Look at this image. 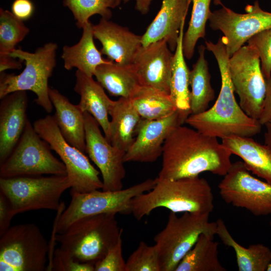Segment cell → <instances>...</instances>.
<instances>
[{"mask_svg":"<svg viewBox=\"0 0 271 271\" xmlns=\"http://www.w3.org/2000/svg\"><path fill=\"white\" fill-rule=\"evenodd\" d=\"M129 99L144 119L162 118L177 110L169 94L152 87L140 85Z\"/></svg>","mask_w":271,"mask_h":271,"instance_id":"cell-31","label":"cell"},{"mask_svg":"<svg viewBox=\"0 0 271 271\" xmlns=\"http://www.w3.org/2000/svg\"><path fill=\"white\" fill-rule=\"evenodd\" d=\"M94 76L110 95L130 98L140 86L132 64L120 65L111 62L98 66Z\"/></svg>","mask_w":271,"mask_h":271,"instance_id":"cell-27","label":"cell"},{"mask_svg":"<svg viewBox=\"0 0 271 271\" xmlns=\"http://www.w3.org/2000/svg\"><path fill=\"white\" fill-rule=\"evenodd\" d=\"M216 234L226 246L235 251L239 271H265L271 263V250L263 244L250 245L244 247L232 237L224 221L216 220Z\"/></svg>","mask_w":271,"mask_h":271,"instance_id":"cell-26","label":"cell"},{"mask_svg":"<svg viewBox=\"0 0 271 271\" xmlns=\"http://www.w3.org/2000/svg\"><path fill=\"white\" fill-rule=\"evenodd\" d=\"M82 36L79 42L63 48L61 58L64 67L67 70L76 68L78 70L89 77H93L96 68L111 61L104 59L94 43L93 25L89 21L82 28Z\"/></svg>","mask_w":271,"mask_h":271,"instance_id":"cell-24","label":"cell"},{"mask_svg":"<svg viewBox=\"0 0 271 271\" xmlns=\"http://www.w3.org/2000/svg\"><path fill=\"white\" fill-rule=\"evenodd\" d=\"M223 177L219 193L226 203L256 216L271 214V184L252 176L242 161L232 163Z\"/></svg>","mask_w":271,"mask_h":271,"instance_id":"cell-13","label":"cell"},{"mask_svg":"<svg viewBox=\"0 0 271 271\" xmlns=\"http://www.w3.org/2000/svg\"><path fill=\"white\" fill-rule=\"evenodd\" d=\"M230 151L217 138L180 125L169 133L163 146L158 179L199 176L205 172L224 176L231 166Z\"/></svg>","mask_w":271,"mask_h":271,"instance_id":"cell-1","label":"cell"},{"mask_svg":"<svg viewBox=\"0 0 271 271\" xmlns=\"http://www.w3.org/2000/svg\"><path fill=\"white\" fill-rule=\"evenodd\" d=\"M122 0H64V5L72 12L78 28L82 29L94 15L109 20L111 9L118 7Z\"/></svg>","mask_w":271,"mask_h":271,"instance_id":"cell-33","label":"cell"},{"mask_svg":"<svg viewBox=\"0 0 271 271\" xmlns=\"http://www.w3.org/2000/svg\"><path fill=\"white\" fill-rule=\"evenodd\" d=\"M266 93L258 120L262 125L271 122V76L265 79Z\"/></svg>","mask_w":271,"mask_h":271,"instance_id":"cell-41","label":"cell"},{"mask_svg":"<svg viewBox=\"0 0 271 271\" xmlns=\"http://www.w3.org/2000/svg\"><path fill=\"white\" fill-rule=\"evenodd\" d=\"M156 183V178L148 179L117 191L96 190L82 193L71 190L70 202L58 215L56 233L64 232L74 222L86 216L103 213L131 214L132 199L152 190Z\"/></svg>","mask_w":271,"mask_h":271,"instance_id":"cell-7","label":"cell"},{"mask_svg":"<svg viewBox=\"0 0 271 271\" xmlns=\"http://www.w3.org/2000/svg\"><path fill=\"white\" fill-rule=\"evenodd\" d=\"M15 215L9 199L0 191V236L11 227V220Z\"/></svg>","mask_w":271,"mask_h":271,"instance_id":"cell-39","label":"cell"},{"mask_svg":"<svg viewBox=\"0 0 271 271\" xmlns=\"http://www.w3.org/2000/svg\"><path fill=\"white\" fill-rule=\"evenodd\" d=\"M221 143L240 158L247 169L271 184V150L251 137L232 136L223 138Z\"/></svg>","mask_w":271,"mask_h":271,"instance_id":"cell-23","label":"cell"},{"mask_svg":"<svg viewBox=\"0 0 271 271\" xmlns=\"http://www.w3.org/2000/svg\"><path fill=\"white\" fill-rule=\"evenodd\" d=\"M122 244L121 236L104 257L95 263V271H126Z\"/></svg>","mask_w":271,"mask_h":271,"instance_id":"cell-38","label":"cell"},{"mask_svg":"<svg viewBox=\"0 0 271 271\" xmlns=\"http://www.w3.org/2000/svg\"><path fill=\"white\" fill-rule=\"evenodd\" d=\"M49 97L55 109L53 118L66 141L82 152H85L84 112L56 89L50 87Z\"/></svg>","mask_w":271,"mask_h":271,"instance_id":"cell-22","label":"cell"},{"mask_svg":"<svg viewBox=\"0 0 271 271\" xmlns=\"http://www.w3.org/2000/svg\"><path fill=\"white\" fill-rule=\"evenodd\" d=\"M49 245L34 223L11 226L0 236V271H44Z\"/></svg>","mask_w":271,"mask_h":271,"instance_id":"cell-10","label":"cell"},{"mask_svg":"<svg viewBox=\"0 0 271 271\" xmlns=\"http://www.w3.org/2000/svg\"><path fill=\"white\" fill-rule=\"evenodd\" d=\"M149 191L131 201V214L138 220L159 207L175 213H210L214 209V196L208 181L199 176L176 180L156 178Z\"/></svg>","mask_w":271,"mask_h":271,"instance_id":"cell-3","label":"cell"},{"mask_svg":"<svg viewBox=\"0 0 271 271\" xmlns=\"http://www.w3.org/2000/svg\"><path fill=\"white\" fill-rule=\"evenodd\" d=\"M34 11V5L30 0H15L12 5L13 14L22 21L29 19Z\"/></svg>","mask_w":271,"mask_h":271,"instance_id":"cell-40","label":"cell"},{"mask_svg":"<svg viewBox=\"0 0 271 271\" xmlns=\"http://www.w3.org/2000/svg\"><path fill=\"white\" fill-rule=\"evenodd\" d=\"M56 43L49 42L34 53L16 49L10 55L24 62L25 67L19 74L1 72L0 99L17 91H31L36 95L35 103L47 112L53 105L49 97L48 80L56 65Z\"/></svg>","mask_w":271,"mask_h":271,"instance_id":"cell-5","label":"cell"},{"mask_svg":"<svg viewBox=\"0 0 271 271\" xmlns=\"http://www.w3.org/2000/svg\"><path fill=\"white\" fill-rule=\"evenodd\" d=\"M186 118L178 110L158 119L141 118L135 140L125 153L124 162L151 163L163 153V146L170 131L185 123Z\"/></svg>","mask_w":271,"mask_h":271,"instance_id":"cell-16","label":"cell"},{"mask_svg":"<svg viewBox=\"0 0 271 271\" xmlns=\"http://www.w3.org/2000/svg\"><path fill=\"white\" fill-rule=\"evenodd\" d=\"M206 48L215 57L221 80V89L215 102L201 113L190 114L185 123L206 135L221 139L232 136L252 137L259 133L262 125L248 116L234 96L228 62L229 56L222 37L216 43L206 41Z\"/></svg>","mask_w":271,"mask_h":271,"instance_id":"cell-2","label":"cell"},{"mask_svg":"<svg viewBox=\"0 0 271 271\" xmlns=\"http://www.w3.org/2000/svg\"><path fill=\"white\" fill-rule=\"evenodd\" d=\"M218 2L222 7L210 12L209 26L223 34L222 38L230 57L251 37L271 28V13L262 10L257 1L245 7V14L236 13Z\"/></svg>","mask_w":271,"mask_h":271,"instance_id":"cell-14","label":"cell"},{"mask_svg":"<svg viewBox=\"0 0 271 271\" xmlns=\"http://www.w3.org/2000/svg\"><path fill=\"white\" fill-rule=\"evenodd\" d=\"M94 38L102 47L100 52L107 59L120 65H130L142 46V36L135 34L128 28L101 18L93 25Z\"/></svg>","mask_w":271,"mask_h":271,"instance_id":"cell-18","label":"cell"},{"mask_svg":"<svg viewBox=\"0 0 271 271\" xmlns=\"http://www.w3.org/2000/svg\"><path fill=\"white\" fill-rule=\"evenodd\" d=\"M109 136L108 141L114 147L125 152L133 143L134 136L141 117L129 98L119 97L113 100L110 107Z\"/></svg>","mask_w":271,"mask_h":271,"instance_id":"cell-25","label":"cell"},{"mask_svg":"<svg viewBox=\"0 0 271 271\" xmlns=\"http://www.w3.org/2000/svg\"><path fill=\"white\" fill-rule=\"evenodd\" d=\"M173 55L164 39L146 47L142 46L131 64L140 85L170 94Z\"/></svg>","mask_w":271,"mask_h":271,"instance_id":"cell-17","label":"cell"},{"mask_svg":"<svg viewBox=\"0 0 271 271\" xmlns=\"http://www.w3.org/2000/svg\"><path fill=\"white\" fill-rule=\"evenodd\" d=\"M74 91L80 96L77 104L83 112L90 114L102 128L108 141L110 120L108 115L113 100L105 93L103 87L93 77H89L77 70Z\"/></svg>","mask_w":271,"mask_h":271,"instance_id":"cell-21","label":"cell"},{"mask_svg":"<svg viewBox=\"0 0 271 271\" xmlns=\"http://www.w3.org/2000/svg\"><path fill=\"white\" fill-rule=\"evenodd\" d=\"M192 11L188 28L184 34L183 50L185 58L191 59L198 40L205 36V27L211 12V0H191Z\"/></svg>","mask_w":271,"mask_h":271,"instance_id":"cell-32","label":"cell"},{"mask_svg":"<svg viewBox=\"0 0 271 271\" xmlns=\"http://www.w3.org/2000/svg\"><path fill=\"white\" fill-rule=\"evenodd\" d=\"M218 247L213 236L201 234L175 271H226L219 260Z\"/></svg>","mask_w":271,"mask_h":271,"instance_id":"cell-30","label":"cell"},{"mask_svg":"<svg viewBox=\"0 0 271 271\" xmlns=\"http://www.w3.org/2000/svg\"><path fill=\"white\" fill-rule=\"evenodd\" d=\"M185 20L181 25L177 45L173 55L170 95L177 110L186 119L191 114L189 73L183 50V38Z\"/></svg>","mask_w":271,"mask_h":271,"instance_id":"cell-28","label":"cell"},{"mask_svg":"<svg viewBox=\"0 0 271 271\" xmlns=\"http://www.w3.org/2000/svg\"><path fill=\"white\" fill-rule=\"evenodd\" d=\"M130 0H122L124 3L129 2ZM153 0H136V9L142 15L147 14L150 10V6Z\"/></svg>","mask_w":271,"mask_h":271,"instance_id":"cell-43","label":"cell"},{"mask_svg":"<svg viewBox=\"0 0 271 271\" xmlns=\"http://www.w3.org/2000/svg\"><path fill=\"white\" fill-rule=\"evenodd\" d=\"M46 270L95 271V268L92 263L76 261L68 252L60 247L55 249Z\"/></svg>","mask_w":271,"mask_h":271,"instance_id":"cell-37","label":"cell"},{"mask_svg":"<svg viewBox=\"0 0 271 271\" xmlns=\"http://www.w3.org/2000/svg\"><path fill=\"white\" fill-rule=\"evenodd\" d=\"M69 188L67 175L0 178V191L9 199L15 215L40 209L57 211L61 196Z\"/></svg>","mask_w":271,"mask_h":271,"instance_id":"cell-8","label":"cell"},{"mask_svg":"<svg viewBox=\"0 0 271 271\" xmlns=\"http://www.w3.org/2000/svg\"><path fill=\"white\" fill-rule=\"evenodd\" d=\"M264 126L266 129L264 134V144L271 150V122L266 123Z\"/></svg>","mask_w":271,"mask_h":271,"instance_id":"cell-44","label":"cell"},{"mask_svg":"<svg viewBox=\"0 0 271 271\" xmlns=\"http://www.w3.org/2000/svg\"><path fill=\"white\" fill-rule=\"evenodd\" d=\"M257 50L262 74L265 79L271 76V28L258 32L247 42Z\"/></svg>","mask_w":271,"mask_h":271,"instance_id":"cell-36","label":"cell"},{"mask_svg":"<svg viewBox=\"0 0 271 271\" xmlns=\"http://www.w3.org/2000/svg\"><path fill=\"white\" fill-rule=\"evenodd\" d=\"M33 125L64 164L71 183V190L83 193L102 189L100 171L91 164L83 152L66 141L53 116L48 115L38 119Z\"/></svg>","mask_w":271,"mask_h":271,"instance_id":"cell-11","label":"cell"},{"mask_svg":"<svg viewBox=\"0 0 271 271\" xmlns=\"http://www.w3.org/2000/svg\"><path fill=\"white\" fill-rule=\"evenodd\" d=\"M114 213L86 216L56 235L60 247L77 261L93 264L101 259L121 236Z\"/></svg>","mask_w":271,"mask_h":271,"instance_id":"cell-4","label":"cell"},{"mask_svg":"<svg viewBox=\"0 0 271 271\" xmlns=\"http://www.w3.org/2000/svg\"><path fill=\"white\" fill-rule=\"evenodd\" d=\"M16 59L10 54L0 55V73L10 69H20L23 61Z\"/></svg>","mask_w":271,"mask_h":271,"instance_id":"cell-42","label":"cell"},{"mask_svg":"<svg viewBox=\"0 0 271 271\" xmlns=\"http://www.w3.org/2000/svg\"><path fill=\"white\" fill-rule=\"evenodd\" d=\"M85 152L101 174L103 191L123 189L125 176L123 158L125 152L112 146L103 136L99 124L89 113L84 112Z\"/></svg>","mask_w":271,"mask_h":271,"instance_id":"cell-15","label":"cell"},{"mask_svg":"<svg viewBox=\"0 0 271 271\" xmlns=\"http://www.w3.org/2000/svg\"><path fill=\"white\" fill-rule=\"evenodd\" d=\"M51 150L28 119L15 147L0 163V178L67 175L64 164L53 155Z\"/></svg>","mask_w":271,"mask_h":271,"instance_id":"cell-9","label":"cell"},{"mask_svg":"<svg viewBox=\"0 0 271 271\" xmlns=\"http://www.w3.org/2000/svg\"><path fill=\"white\" fill-rule=\"evenodd\" d=\"M206 46L198 47L199 57L189 73L190 106L191 114H196L208 109L215 98L214 90L210 83L208 64L205 57Z\"/></svg>","mask_w":271,"mask_h":271,"instance_id":"cell-29","label":"cell"},{"mask_svg":"<svg viewBox=\"0 0 271 271\" xmlns=\"http://www.w3.org/2000/svg\"><path fill=\"white\" fill-rule=\"evenodd\" d=\"M228 68L240 107L248 116L258 120L266 93V81L257 50L249 45L243 46L229 57Z\"/></svg>","mask_w":271,"mask_h":271,"instance_id":"cell-12","label":"cell"},{"mask_svg":"<svg viewBox=\"0 0 271 271\" xmlns=\"http://www.w3.org/2000/svg\"><path fill=\"white\" fill-rule=\"evenodd\" d=\"M30 32L23 21L12 12L0 10V55L10 54Z\"/></svg>","mask_w":271,"mask_h":271,"instance_id":"cell-34","label":"cell"},{"mask_svg":"<svg viewBox=\"0 0 271 271\" xmlns=\"http://www.w3.org/2000/svg\"><path fill=\"white\" fill-rule=\"evenodd\" d=\"M126 271H161L156 245L141 241L126 261Z\"/></svg>","mask_w":271,"mask_h":271,"instance_id":"cell-35","label":"cell"},{"mask_svg":"<svg viewBox=\"0 0 271 271\" xmlns=\"http://www.w3.org/2000/svg\"><path fill=\"white\" fill-rule=\"evenodd\" d=\"M0 103V163L12 153L28 120V98L26 91L11 93Z\"/></svg>","mask_w":271,"mask_h":271,"instance_id":"cell-19","label":"cell"},{"mask_svg":"<svg viewBox=\"0 0 271 271\" xmlns=\"http://www.w3.org/2000/svg\"><path fill=\"white\" fill-rule=\"evenodd\" d=\"M269 224H270V226H271V221L270 222ZM267 271H271V263L268 265V266L267 267Z\"/></svg>","mask_w":271,"mask_h":271,"instance_id":"cell-45","label":"cell"},{"mask_svg":"<svg viewBox=\"0 0 271 271\" xmlns=\"http://www.w3.org/2000/svg\"><path fill=\"white\" fill-rule=\"evenodd\" d=\"M191 0H162L157 16L142 36V46L165 40L172 52L177 45L180 28L185 20Z\"/></svg>","mask_w":271,"mask_h":271,"instance_id":"cell-20","label":"cell"},{"mask_svg":"<svg viewBox=\"0 0 271 271\" xmlns=\"http://www.w3.org/2000/svg\"><path fill=\"white\" fill-rule=\"evenodd\" d=\"M209 215L184 212L179 217L171 211L166 226L154 239L161 271H175L201 234H216V222H210Z\"/></svg>","mask_w":271,"mask_h":271,"instance_id":"cell-6","label":"cell"}]
</instances>
